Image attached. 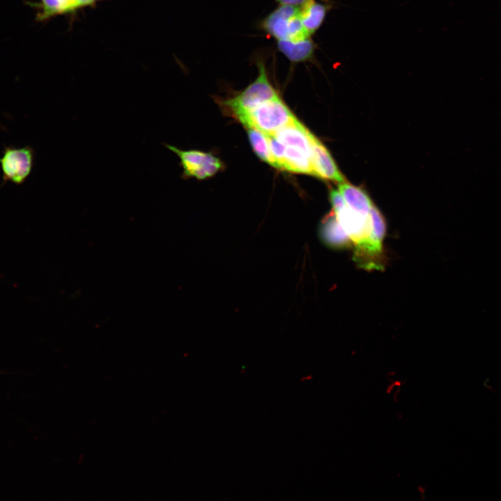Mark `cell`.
I'll list each match as a JSON object with an SVG mask.
<instances>
[{
    "label": "cell",
    "mask_w": 501,
    "mask_h": 501,
    "mask_svg": "<svg viewBox=\"0 0 501 501\" xmlns=\"http://www.w3.org/2000/svg\"><path fill=\"white\" fill-rule=\"evenodd\" d=\"M295 118L279 95H277L260 104L238 120L245 127H251L266 135H273Z\"/></svg>",
    "instance_id": "6da1fadb"
},
{
    "label": "cell",
    "mask_w": 501,
    "mask_h": 501,
    "mask_svg": "<svg viewBox=\"0 0 501 501\" xmlns=\"http://www.w3.org/2000/svg\"><path fill=\"white\" fill-rule=\"evenodd\" d=\"M261 29L277 40H300L311 37L300 17V7L279 6L260 22Z\"/></svg>",
    "instance_id": "7a4b0ae2"
},
{
    "label": "cell",
    "mask_w": 501,
    "mask_h": 501,
    "mask_svg": "<svg viewBox=\"0 0 501 501\" xmlns=\"http://www.w3.org/2000/svg\"><path fill=\"white\" fill-rule=\"evenodd\" d=\"M258 75L244 90L225 102L238 119L265 101L276 97L278 93L271 85L264 61L257 60Z\"/></svg>",
    "instance_id": "3957f363"
},
{
    "label": "cell",
    "mask_w": 501,
    "mask_h": 501,
    "mask_svg": "<svg viewBox=\"0 0 501 501\" xmlns=\"http://www.w3.org/2000/svg\"><path fill=\"white\" fill-rule=\"evenodd\" d=\"M369 216L372 232L369 241L359 254L353 256V260L361 269L368 271H382L385 263L383 241L386 225L383 215L374 205L371 207Z\"/></svg>",
    "instance_id": "277c9868"
},
{
    "label": "cell",
    "mask_w": 501,
    "mask_h": 501,
    "mask_svg": "<svg viewBox=\"0 0 501 501\" xmlns=\"http://www.w3.org/2000/svg\"><path fill=\"white\" fill-rule=\"evenodd\" d=\"M164 145L177 155L183 168L184 178L203 180L216 173L221 168V161L211 154L196 150H183L169 144Z\"/></svg>",
    "instance_id": "5b68a950"
},
{
    "label": "cell",
    "mask_w": 501,
    "mask_h": 501,
    "mask_svg": "<svg viewBox=\"0 0 501 501\" xmlns=\"http://www.w3.org/2000/svg\"><path fill=\"white\" fill-rule=\"evenodd\" d=\"M33 160V150L29 146L6 148L0 159L3 181L22 184L31 172Z\"/></svg>",
    "instance_id": "8992f818"
},
{
    "label": "cell",
    "mask_w": 501,
    "mask_h": 501,
    "mask_svg": "<svg viewBox=\"0 0 501 501\" xmlns=\"http://www.w3.org/2000/svg\"><path fill=\"white\" fill-rule=\"evenodd\" d=\"M310 137L315 176L339 183L346 182L344 177L337 168L331 155L324 145L311 132Z\"/></svg>",
    "instance_id": "52a82bcc"
},
{
    "label": "cell",
    "mask_w": 501,
    "mask_h": 501,
    "mask_svg": "<svg viewBox=\"0 0 501 501\" xmlns=\"http://www.w3.org/2000/svg\"><path fill=\"white\" fill-rule=\"evenodd\" d=\"M308 130L296 118L289 124L277 130L273 136L279 142L302 150L312 159V146Z\"/></svg>",
    "instance_id": "ba28073f"
},
{
    "label": "cell",
    "mask_w": 501,
    "mask_h": 501,
    "mask_svg": "<svg viewBox=\"0 0 501 501\" xmlns=\"http://www.w3.org/2000/svg\"><path fill=\"white\" fill-rule=\"evenodd\" d=\"M319 236L323 244L331 248L342 249L352 244L349 237L333 212L328 214L322 219L319 225Z\"/></svg>",
    "instance_id": "9c48e42d"
},
{
    "label": "cell",
    "mask_w": 501,
    "mask_h": 501,
    "mask_svg": "<svg viewBox=\"0 0 501 501\" xmlns=\"http://www.w3.org/2000/svg\"><path fill=\"white\" fill-rule=\"evenodd\" d=\"M331 8L328 0H309L300 7L302 24L310 36L321 26Z\"/></svg>",
    "instance_id": "30bf717a"
},
{
    "label": "cell",
    "mask_w": 501,
    "mask_h": 501,
    "mask_svg": "<svg viewBox=\"0 0 501 501\" xmlns=\"http://www.w3.org/2000/svg\"><path fill=\"white\" fill-rule=\"evenodd\" d=\"M278 50L294 63L313 61L317 45L308 37L300 40H277Z\"/></svg>",
    "instance_id": "8fae6325"
},
{
    "label": "cell",
    "mask_w": 501,
    "mask_h": 501,
    "mask_svg": "<svg viewBox=\"0 0 501 501\" xmlns=\"http://www.w3.org/2000/svg\"><path fill=\"white\" fill-rule=\"evenodd\" d=\"M338 189L349 209L365 217L369 216L373 203L362 189L346 182L340 183Z\"/></svg>",
    "instance_id": "7c38bea8"
},
{
    "label": "cell",
    "mask_w": 501,
    "mask_h": 501,
    "mask_svg": "<svg viewBox=\"0 0 501 501\" xmlns=\"http://www.w3.org/2000/svg\"><path fill=\"white\" fill-rule=\"evenodd\" d=\"M285 170L315 175L312 159L302 150L285 145Z\"/></svg>",
    "instance_id": "4fadbf2b"
},
{
    "label": "cell",
    "mask_w": 501,
    "mask_h": 501,
    "mask_svg": "<svg viewBox=\"0 0 501 501\" xmlns=\"http://www.w3.org/2000/svg\"><path fill=\"white\" fill-rule=\"evenodd\" d=\"M248 136L256 154L264 161L278 169V166L270 150L268 137L260 131L246 127Z\"/></svg>",
    "instance_id": "5bb4252c"
},
{
    "label": "cell",
    "mask_w": 501,
    "mask_h": 501,
    "mask_svg": "<svg viewBox=\"0 0 501 501\" xmlns=\"http://www.w3.org/2000/svg\"><path fill=\"white\" fill-rule=\"evenodd\" d=\"M271 152L278 164V169L285 170L284 156L285 145L279 142L273 136L267 135Z\"/></svg>",
    "instance_id": "9a60e30c"
},
{
    "label": "cell",
    "mask_w": 501,
    "mask_h": 501,
    "mask_svg": "<svg viewBox=\"0 0 501 501\" xmlns=\"http://www.w3.org/2000/svg\"><path fill=\"white\" fill-rule=\"evenodd\" d=\"M43 11L40 17L45 18L55 14L66 13L61 0H42Z\"/></svg>",
    "instance_id": "2e32d148"
},
{
    "label": "cell",
    "mask_w": 501,
    "mask_h": 501,
    "mask_svg": "<svg viewBox=\"0 0 501 501\" xmlns=\"http://www.w3.org/2000/svg\"><path fill=\"white\" fill-rule=\"evenodd\" d=\"M279 6L301 7L309 0H275Z\"/></svg>",
    "instance_id": "e0dca14e"
},
{
    "label": "cell",
    "mask_w": 501,
    "mask_h": 501,
    "mask_svg": "<svg viewBox=\"0 0 501 501\" xmlns=\"http://www.w3.org/2000/svg\"><path fill=\"white\" fill-rule=\"evenodd\" d=\"M96 0H75L72 5V10L81 6L90 5L93 3Z\"/></svg>",
    "instance_id": "ac0fdd59"
},
{
    "label": "cell",
    "mask_w": 501,
    "mask_h": 501,
    "mask_svg": "<svg viewBox=\"0 0 501 501\" xmlns=\"http://www.w3.org/2000/svg\"><path fill=\"white\" fill-rule=\"evenodd\" d=\"M65 7L66 12L72 11V7L75 0H61Z\"/></svg>",
    "instance_id": "d6986e66"
}]
</instances>
